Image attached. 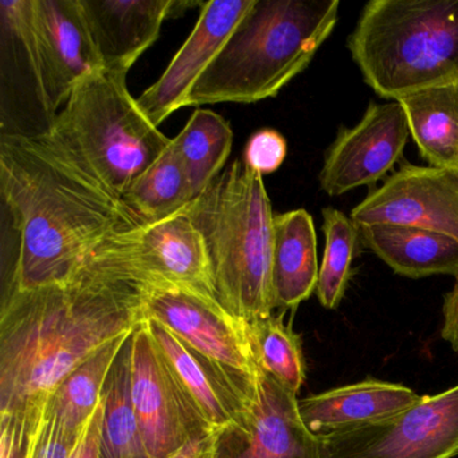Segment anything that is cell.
<instances>
[{
	"label": "cell",
	"instance_id": "6da1fadb",
	"mask_svg": "<svg viewBox=\"0 0 458 458\" xmlns=\"http://www.w3.org/2000/svg\"><path fill=\"white\" fill-rule=\"evenodd\" d=\"M136 232L114 238L65 283L2 297L0 415L33 428L77 366L146 320Z\"/></svg>",
	"mask_w": 458,
	"mask_h": 458
},
{
	"label": "cell",
	"instance_id": "7a4b0ae2",
	"mask_svg": "<svg viewBox=\"0 0 458 458\" xmlns=\"http://www.w3.org/2000/svg\"><path fill=\"white\" fill-rule=\"evenodd\" d=\"M2 297L65 283L141 226L50 132L0 135Z\"/></svg>",
	"mask_w": 458,
	"mask_h": 458
},
{
	"label": "cell",
	"instance_id": "3957f363",
	"mask_svg": "<svg viewBox=\"0 0 458 458\" xmlns=\"http://www.w3.org/2000/svg\"><path fill=\"white\" fill-rule=\"evenodd\" d=\"M339 7V0H254L184 106L275 98L331 36Z\"/></svg>",
	"mask_w": 458,
	"mask_h": 458
},
{
	"label": "cell",
	"instance_id": "277c9868",
	"mask_svg": "<svg viewBox=\"0 0 458 458\" xmlns=\"http://www.w3.org/2000/svg\"><path fill=\"white\" fill-rule=\"evenodd\" d=\"M208 248L219 304L253 323L273 316V221L264 176L233 162L184 206Z\"/></svg>",
	"mask_w": 458,
	"mask_h": 458
},
{
	"label": "cell",
	"instance_id": "5b68a950",
	"mask_svg": "<svg viewBox=\"0 0 458 458\" xmlns=\"http://www.w3.org/2000/svg\"><path fill=\"white\" fill-rule=\"evenodd\" d=\"M347 47L380 98L457 84L458 0H371Z\"/></svg>",
	"mask_w": 458,
	"mask_h": 458
},
{
	"label": "cell",
	"instance_id": "8992f818",
	"mask_svg": "<svg viewBox=\"0 0 458 458\" xmlns=\"http://www.w3.org/2000/svg\"><path fill=\"white\" fill-rule=\"evenodd\" d=\"M49 132L120 200L173 141L131 96L127 74L106 69L74 88Z\"/></svg>",
	"mask_w": 458,
	"mask_h": 458
},
{
	"label": "cell",
	"instance_id": "52a82bcc",
	"mask_svg": "<svg viewBox=\"0 0 458 458\" xmlns=\"http://www.w3.org/2000/svg\"><path fill=\"white\" fill-rule=\"evenodd\" d=\"M144 316L163 324L205 360L210 361L253 406L259 374L249 323L216 300L178 288L144 285Z\"/></svg>",
	"mask_w": 458,
	"mask_h": 458
},
{
	"label": "cell",
	"instance_id": "ba28073f",
	"mask_svg": "<svg viewBox=\"0 0 458 458\" xmlns=\"http://www.w3.org/2000/svg\"><path fill=\"white\" fill-rule=\"evenodd\" d=\"M320 458H454L458 385L363 428L318 437Z\"/></svg>",
	"mask_w": 458,
	"mask_h": 458
},
{
	"label": "cell",
	"instance_id": "9c48e42d",
	"mask_svg": "<svg viewBox=\"0 0 458 458\" xmlns=\"http://www.w3.org/2000/svg\"><path fill=\"white\" fill-rule=\"evenodd\" d=\"M132 402L151 458H168L189 442L213 433L179 388L147 320L132 332Z\"/></svg>",
	"mask_w": 458,
	"mask_h": 458
},
{
	"label": "cell",
	"instance_id": "30bf717a",
	"mask_svg": "<svg viewBox=\"0 0 458 458\" xmlns=\"http://www.w3.org/2000/svg\"><path fill=\"white\" fill-rule=\"evenodd\" d=\"M350 216L359 227H417L458 241V168L402 163Z\"/></svg>",
	"mask_w": 458,
	"mask_h": 458
},
{
	"label": "cell",
	"instance_id": "8fae6325",
	"mask_svg": "<svg viewBox=\"0 0 458 458\" xmlns=\"http://www.w3.org/2000/svg\"><path fill=\"white\" fill-rule=\"evenodd\" d=\"M406 114L398 101L369 103L358 124L342 128L324 155L321 190L340 197L375 186L401 159L409 140Z\"/></svg>",
	"mask_w": 458,
	"mask_h": 458
},
{
	"label": "cell",
	"instance_id": "7c38bea8",
	"mask_svg": "<svg viewBox=\"0 0 458 458\" xmlns=\"http://www.w3.org/2000/svg\"><path fill=\"white\" fill-rule=\"evenodd\" d=\"M214 458H320V450L302 420L296 394L261 371L253 406L216 431Z\"/></svg>",
	"mask_w": 458,
	"mask_h": 458
},
{
	"label": "cell",
	"instance_id": "4fadbf2b",
	"mask_svg": "<svg viewBox=\"0 0 458 458\" xmlns=\"http://www.w3.org/2000/svg\"><path fill=\"white\" fill-rule=\"evenodd\" d=\"M30 17L45 98L55 117L74 88L104 66L80 0H30Z\"/></svg>",
	"mask_w": 458,
	"mask_h": 458
},
{
	"label": "cell",
	"instance_id": "5bb4252c",
	"mask_svg": "<svg viewBox=\"0 0 458 458\" xmlns=\"http://www.w3.org/2000/svg\"><path fill=\"white\" fill-rule=\"evenodd\" d=\"M254 0H211L202 6L199 20L165 73L136 98L141 111L159 127L183 108L198 80L224 49Z\"/></svg>",
	"mask_w": 458,
	"mask_h": 458
},
{
	"label": "cell",
	"instance_id": "9a60e30c",
	"mask_svg": "<svg viewBox=\"0 0 458 458\" xmlns=\"http://www.w3.org/2000/svg\"><path fill=\"white\" fill-rule=\"evenodd\" d=\"M2 135L30 136L33 112L39 132H49L55 117L47 106L31 26L30 0H2Z\"/></svg>",
	"mask_w": 458,
	"mask_h": 458
},
{
	"label": "cell",
	"instance_id": "2e32d148",
	"mask_svg": "<svg viewBox=\"0 0 458 458\" xmlns=\"http://www.w3.org/2000/svg\"><path fill=\"white\" fill-rule=\"evenodd\" d=\"M136 234V267L144 285L184 289L218 301L205 240L186 208L141 225Z\"/></svg>",
	"mask_w": 458,
	"mask_h": 458
},
{
	"label": "cell",
	"instance_id": "e0dca14e",
	"mask_svg": "<svg viewBox=\"0 0 458 458\" xmlns=\"http://www.w3.org/2000/svg\"><path fill=\"white\" fill-rule=\"evenodd\" d=\"M173 0H80L104 69L128 74L157 41Z\"/></svg>",
	"mask_w": 458,
	"mask_h": 458
},
{
	"label": "cell",
	"instance_id": "ac0fdd59",
	"mask_svg": "<svg viewBox=\"0 0 458 458\" xmlns=\"http://www.w3.org/2000/svg\"><path fill=\"white\" fill-rule=\"evenodd\" d=\"M420 399L406 386L366 379L300 399L299 409L308 430L323 437L393 417Z\"/></svg>",
	"mask_w": 458,
	"mask_h": 458
},
{
	"label": "cell",
	"instance_id": "d6986e66",
	"mask_svg": "<svg viewBox=\"0 0 458 458\" xmlns=\"http://www.w3.org/2000/svg\"><path fill=\"white\" fill-rule=\"evenodd\" d=\"M149 332L171 374L208 430H222L240 420L250 404L226 377L178 336L154 318H146Z\"/></svg>",
	"mask_w": 458,
	"mask_h": 458
},
{
	"label": "cell",
	"instance_id": "ffe728a7",
	"mask_svg": "<svg viewBox=\"0 0 458 458\" xmlns=\"http://www.w3.org/2000/svg\"><path fill=\"white\" fill-rule=\"evenodd\" d=\"M272 280L276 310H296L318 288V241L304 208L275 214Z\"/></svg>",
	"mask_w": 458,
	"mask_h": 458
},
{
	"label": "cell",
	"instance_id": "44dd1931",
	"mask_svg": "<svg viewBox=\"0 0 458 458\" xmlns=\"http://www.w3.org/2000/svg\"><path fill=\"white\" fill-rule=\"evenodd\" d=\"M361 245L396 275L409 278L447 275L458 278V241L417 227H359Z\"/></svg>",
	"mask_w": 458,
	"mask_h": 458
},
{
	"label": "cell",
	"instance_id": "7402d4cb",
	"mask_svg": "<svg viewBox=\"0 0 458 458\" xmlns=\"http://www.w3.org/2000/svg\"><path fill=\"white\" fill-rule=\"evenodd\" d=\"M398 103L428 165L458 168V82L420 90Z\"/></svg>",
	"mask_w": 458,
	"mask_h": 458
},
{
	"label": "cell",
	"instance_id": "603a6c76",
	"mask_svg": "<svg viewBox=\"0 0 458 458\" xmlns=\"http://www.w3.org/2000/svg\"><path fill=\"white\" fill-rule=\"evenodd\" d=\"M131 334L116 337L98 348L77 366L47 398L45 414L57 420L58 425L74 438H79L100 404L109 371Z\"/></svg>",
	"mask_w": 458,
	"mask_h": 458
},
{
	"label": "cell",
	"instance_id": "cb8c5ba5",
	"mask_svg": "<svg viewBox=\"0 0 458 458\" xmlns=\"http://www.w3.org/2000/svg\"><path fill=\"white\" fill-rule=\"evenodd\" d=\"M103 401L98 458H151L132 402V334L109 371Z\"/></svg>",
	"mask_w": 458,
	"mask_h": 458
},
{
	"label": "cell",
	"instance_id": "d4e9b609",
	"mask_svg": "<svg viewBox=\"0 0 458 458\" xmlns=\"http://www.w3.org/2000/svg\"><path fill=\"white\" fill-rule=\"evenodd\" d=\"M173 146L189 179L192 199L221 174L233 146L229 123L216 112L197 109Z\"/></svg>",
	"mask_w": 458,
	"mask_h": 458
},
{
	"label": "cell",
	"instance_id": "484cf974",
	"mask_svg": "<svg viewBox=\"0 0 458 458\" xmlns=\"http://www.w3.org/2000/svg\"><path fill=\"white\" fill-rule=\"evenodd\" d=\"M191 200L189 179L173 141L170 148L133 182L122 198L140 225L162 221Z\"/></svg>",
	"mask_w": 458,
	"mask_h": 458
},
{
	"label": "cell",
	"instance_id": "4316f807",
	"mask_svg": "<svg viewBox=\"0 0 458 458\" xmlns=\"http://www.w3.org/2000/svg\"><path fill=\"white\" fill-rule=\"evenodd\" d=\"M321 214L326 245L316 293L324 308L336 310L350 283L352 262L361 243L360 232L351 216L336 208H323Z\"/></svg>",
	"mask_w": 458,
	"mask_h": 458
},
{
	"label": "cell",
	"instance_id": "83f0119b",
	"mask_svg": "<svg viewBox=\"0 0 458 458\" xmlns=\"http://www.w3.org/2000/svg\"><path fill=\"white\" fill-rule=\"evenodd\" d=\"M249 334L259 369L297 395L305 382L299 335L275 315L249 323Z\"/></svg>",
	"mask_w": 458,
	"mask_h": 458
},
{
	"label": "cell",
	"instance_id": "f1b7e54d",
	"mask_svg": "<svg viewBox=\"0 0 458 458\" xmlns=\"http://www.w3.org/2000/svg\"><path fill=\"white\" fill-rule=\"evenodd\" d=\"M79 438L66 433L57 420L42 411L29 431L25 458H72Z\"/></svg>",
	"mask_w": 458,
	"mask_h": 458
},
{
	"label": "cell",
	"instance_id": "f546056e",
	"mask_svg": "<svg viewBox=\"0 0 458 458\" xmlns=\"http://www.w3.org/2000/svg\"><path fill=\"white\" fill-rule=\"evenodd\" d=\"M288 152L285 138L275 130H261L250 136L243 162L259 175H269L283 165Z\"/></svg>",
	"mask_w": 458,
	"mask_h": 458
},
{
	"label": "cell",
	"instance_id": "4dcf8cb0",
	"mask_svg": "<svg viewBox=\"0 0 458 458\" xmlns=\"http://www.w3.org/2000/svg\"><path fill=\"white\" fill-rule=\"evenodd\" d=\"M0 458H25L30 428L12 415H0Z\"/></svg>",
	"mask_w": 458,
	"mask_h": 458
},
{
	"label": "cell",
	"instance_id": "1f68e13d",
	"mask_svg": "<svg viewBox=\"0 0 458 458\" xmlns=\"http://www.w3.org/2000/svg\"><path fill=\"white\" fill-rule=\"evenodd\" d=\"M103 417L104 401L101 398L100 404L80 434L79 441L72 453V458H98Z\"/></svg>",
	"mask_w": 458,
	"mask_h": 458
},
{
	"label": "cell",
	"instance_id": "d6a6232c",
	"mask_svg": "<svg viewBox=\"0 0 458 458\" xmlns=\"http://www.w3.org/2000/svg\"><path fill=\"white\" fill-rule=\"evenodd\" d=\"M442 312H444L442 339L446 340L453 350L458 351V278L452 291L445 296Z\"/></svg>",
	"mask_w": 458,
	"mask_h": 458
},
{
	"label": "cell",
	"instance_id": "836d02e7",
	"mask_svg": "<svg viewBox=\"0 0 458 458\" xmlns=\"http://www.w3.org/2000/svg\"><path fill=\"white\" fill-rule=\"evenodd\" d=\"M216 433H208L184 445L168 458H214Z\"/></svg>",
	"mask_w": 458,
	"mask_h": 458
}]
</instances>
